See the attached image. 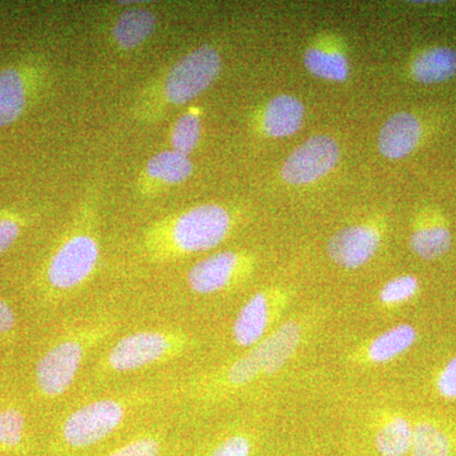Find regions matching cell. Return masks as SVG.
Listing matches in <instances>:
<instances>
[{
  "label": "cell",
  "mask_w": 456,
  "mask_h": 456,
  "mask_svg": "<svg viewBox=\"0 0 456 456\" xmlns=\"http://www.w3.org/2000/svg\"><path fill=\"white\" fill-rule=\"evenodd\" d=\"M231 217L224 207L203 204L182 213L147 239L150 251L156 255H188L212 250L226 239Z\"/></svg>",
  "instance_id": "6da1fadb"
},
{
  "label": "cell",
  "mask_w": 456,
  "mask_h": 456,
  "mask_svg": "<svg viewBox=\"0 0 456 456\" xmlns=\"http://www.w3.org/2000/svg\"><path fill=\"white\" fill-rule=\"evenodd\" d=\"M110 327L94 326L71 332L50 347L36 365V386L45 398L64 395L79 373L86 353L106 336Z\"/></svg>",
  "instance_id": "7a4b0ae2"
},
{
  "label": "cell",
  "mask_w": 456,
  "mask_h": 456,
  "mask_svg": "<svg viewBox=\"0 0 456 456\" xmlns=\"http://www.w3.org/2000/svg\"><path fill=\"white\" fill-rule=\"evenodd\" d=\"M182 332L147 330L122 338L102 359L101 370L110 374L130 373L178 355L187 349Z\"/></svg>",
  "instance_id": "3957f363"
},
{
  "label": "cell",
  "mask_w": 456,
  "mask_h": 456,
  "mask_svg": "<svg viewBox=\"0 0 456 456\" xmlns=\"http://www.w3.org/2000/svg\"><path fill=\"white\" fill-rule=\"evenodd\" d=\"M121 398H103L73 411L61 425L60 441L68 452H79L98 445L118 430L127 415Z\"/></svg>",
  "instance_id": "277c9868"
},
{
  "label": "cell",
  "mask_w": 456,
  "mask_h": 456,
  "mask_svg": "<svg viewBox=\"0 0 456 456\" xmlns=\"http://www.w3.org/2000/svg\"><path fill=\"white\" fill-rule=\"evenodd\" d=\"M99 244L89 233H74L65 240L47 266V281L57 292H70L82 285L97 268Z\"/></svg>",
  "instance_id": "5b68a950"
},
{
  "label": "cell",
  "mask_w": 456,
  "mask_h": 456,
  "mask_svg": "<svg viewBox=\"0 0 456 456\" xmlns=\"http://www.w3.org/2000/svg\"><path fill=\"white\" fill-rule=\"evenodd\" d=\"M221 71L220 53L209 46L191 51L171 68L164 84L165 98L182 106L202 94Z\"/></svg>",
  "instance_id": "8992f818"
},
{
  "label": "cell",
  "mask_w": 456,
  "mask_h": 456,
  "mask_svg": "<svg viewBox=\"0 0 456 456\" xmlns=\"http://www.w3.org/2000/svg\"><path fill=\"white\" fill-rule=\"evenodd\" d=\"M340 159L336 140L325 134L311 137L288 156L281 167L284 182L292 185H307L327 175Z\"/></svg>",
  "instance_id": "52a82bcc"
},
{
  "label": "cell",
  "mask_w": 456,
  "mask_h": 456,
  "mask_svg": "<svg viewBox=\"0 0 456 456\" xmlns=\"http://www.w3.org/2000/svg\"><path fill=\"white\" fill-rule=\"evenodd\" d=\"M380 241L382 236L377 228L355 224L338 231L327 244V253L341 268L359 269L373 259Z\"/></svg>",
  "instance_id": "ba28073f"
},
{
  "label": "cell",
  "mask_w": 456,
  "mask_h": 456,
  "mask_svg": "<svg viewBox=\"0 0 456 456\" xmlns=\"http://www.w3.org/2000/svg\"><path fill=\"white\" fill-rule=\"evenodd\" d=\"M244 265V257L235 251H221L198 261L189 270L187 281L198 294L221 292L232 283Z\"/></svg>",
  "instance_id": "9c48e42d"
},
{
  "label": "cell",
  "mask_w": 456,
  "mask_h": 456,
  "mask_svg": "<svg viewBox=\"0 0 456 456\" xmlns=\"http://www.w3.org/2000/svg\"><path fill=\"white\" fill-rule=\"evenodd\" d=\"M301 338V326L289 321L251 347V355L259 364L261 374H274L283 368L288 360L292 358Z\"/></svg>",
  "instance_id": "30bf717a"
},
{
  "label": "cell",
  "mask_w": 456,
  "mask_h": 456,
  "mask_svg": "<svg viewBox=\"0 0 456 456\" xmlns=\"http://www.w3.org/2000/svg\"><path fill=\"white\" fill-rule=\"evenodd\" d=\"M274 317L272 298L268 293H255L242 305L232 326L233 340L239 346L254 347L266 336Z\"/></svg>",
  "instance_id": "8fae6325"
},
{
  "label": "cell",
  "mask_w": 456,
  "mask_h": 456,
  "mask_svg": "<svg viewBox=\"0 0 456 456\" xmlns=\"http://www.w3.org/2000/svg\"><path fill=\"white\" fill-rule=\"evenodd\" d=\"M421 134V122L415 114L408 112L393 114L384 123L378 136L380 154L391 160L406 158L419 145Z\"/></svg>",
  "instance_id": "7c38bea8"
},
{
  "label": "cell",
  "mask_w": 456,
  "mask_h": 456,
  "mask_svg": "<svg viewBox=\"0 0 456 456\" xmlns=\"http://www.w3.org/2000/svg\"><path fill=\"white\" fill-rule=\"evenodd\" d=\"M305 106L293 95L281 94L273 98L264 110L263 130L270 137L292 136L301 128Z\"/></svg>",
  "instance_id": "4fadbf2b"
},
{
  "label": "cell",
  "mask_w": 456,
  "mask_h": 456,
  "mask_svg": "<svg viewBox=\"0 0 456 456\" xmlns=\"http://www.w3.org/2000/svg\"><path fill=\"white\" fill-rule=\"evenodd\" d=\"M413 77L419 83L446 82L456 75V51L450 47H432L419 53L412 64Z\"/></svg>",
  "instance_id": "5bb4252c"
},
{
  "label": "cell",
  "mask_w": 456,
  "mask_h": 456,
  "mask_svg": "<svg viewBox=\"0 0 456 456\" xmlns=\"http://www.w3.org/2000/svg\"><path fill=\"white\" fill-rule=\"evenodd\" d=\"M416 340L415 327L408 323H399L378 335L370 342L368 347V359L375 364H386L410 350Z\"/></svg>",
  "instance_id": "9a60e30c"
},
{
  "label": "cell",
  "mask_w": 456,
  "mask_h": 456,
  "mask_svg": "<svg viewBox=\"0 0 456 456\" xmlns=\"http://www.w3.org/2000/svg\"><path fill=\"white\" fill-rule=\"evenodd\" d=\"M156 17L147 9H130L122 13L113 27L114 40L123 49H134L155 32Z\"/></svg>",
  "instance_id": "2e32d148"
},
{
  "label": "cell",
  "mask_w": 456,
  "mask_h": 456,
  "mask_svg": "<svg viewBox=\"0 0 456 456\" xmlns=\"http://www.w3.org/2000/svg\"><path fill=\"white\" fill-rule=\"evenodd\" d=\"M26 102L25 82L16 69L0 71V127L16 122Z\"/></svg>",
  "instance_id": "e0dca14e"
},
{
  "label": "cell",
  "mask_w": 456,
  "mask_h": 456,
  "mask_svg": "<svg viewBox=\"0 0 456 456\" xmlns=\"http://www.w3.org/2000/svg\"><path fill=\"white\" fill-rule=\"evenodd\" d=\"M305 69L314 77L330 82H345L349 77V61L340 51L310 47L303 56Z\"/></svg>",
  "instance_id": "ac0fdd59"
},
{
  "label": "cell",
  "mask_w": 456,
  "mask_h": 456,
  "mask_svg": "<svg viewBox=\"0 0 456 456\" xmlns=\"http://www.w3.org/2000/svg\"><path fill=\"white\" fill-rule=\"evenodd\" d=\"M413 426L407 419L395 416L375 434V448L382 456H406L412 446Z\"/></svg>",
  "instance_id": "d6986e66"
},
{
  "label": "cell",
  "mask_w": 456,
  "mask_h": 456,
  "mask_svg": "<svg viewBox=\"0 0 456 456\" xmlns=\"http://www.w3.org/2000/svg\"><path fill=\"white\" fill-rule=\"evenodd\" d=\"M452 440L449 432L432 421H419L413 426L412 456H452Z\"/></svg>",
  "instance_id": "ffe728a7"
},
{
  "label": "cell",
  "mask_w": 456,
  "mask_h": 456,
  "mask_svg": "<svg viewBox=\"0 0 456 456\" xmlns=\"http://www.w3.org/2000/svg\"><path fill=\"white\" fill-rule=\"evenodd\" d=\"M146 171L151 178L167 184H179L191 175L193 164L188 155L169 150L152 156L146 165Z\"/></svg>",
  "instance_id": "44dd1931"
},
{
  "label": "cell",
  "mask_w": 456,
  "mask_h": 456,
  "mask_svg": "<svg viewBox=\"0 0 456 456\" xmlns=\"http://www.w3.org/2000/svg\"><path fill=\"white\" fill-rule=\"evenodd\" d=\"M452 232L444 224H428L413 231L410 245L417 256L425 260L439 259L452 248Z\"/></svg>",
  "instance_id": "7402d4cb"
},
{
  "label": "cell",
  "mask_w": 456,
  "mask_h": 456,
  "mask_svg": "<svg viewBox=\"0 0 456 456\" xmlns=\"http://www.w3.org/2000/svg\"><path fill=\"white\" fill-rule=\"evenodd\" d=\"M200 130L202 127H200V117L197 114L191 112L183 114L171 132L173 150L180 154H191L200 141Z\"/></svg>",
  "instance_id": "603a6c76"
},
{
  "label": "cell",
  "mask_w": 456,
  "mask_h": 456,
  "mask_svg": "<svg viewBox=\"0 0 456 456\" xmlns=\"http://www.w3.org/2000/svg\"><path fill=\"white\" fill-rule=\"evenodd\" d=\"M26 419L17 408L0 410V450L16 449L25 435Z\"/></svg>",
  "instance_id": "cb8c5ba5"
},
{
  "label": "cell",
  "mask_w": 456,
  "mask_h": 456,
  "mask_svg": "<svg viewBox=\"0 0 456 456\" xmlns=\"http://www.w3.org/2000/svg\"><path fill=\"white\" fill-rule=\"evenodd\" d=\"M419 289V279L413 275L393 278L380 290L379 299L386 305H398L416 296Z\"/></svg>",
  "instance_id": "d4e9b609"
},
{
  "label": "cell",
  "mask_w": 456,
  "mask_h": 456,
  "mask_svg": "<svg viewBox=\"0 0 456 456\" xmlns=\"http://www.w3.org/2000/svg\"><path fill=\"white\" fill-rule=\"evenodd\" d=\"M259 375H261L259 364H257L256 360L254 359V356L248 351V354H245L242 358L236 360L227 369L224 379H226L227 384H230V386L241 387L253 382Z\"/></svg>",
  "instance_id": "484cf974"
},
{
  "label": "cell",
  "mask_w": 456,
  "mask_h": 456,
  "mask_svg": "<svg viewBox=\"0 0 456 456\" xmlns=\"http://www.w3.org/2000/svg\"><path fill=\"white\" fill-rule=\"evenodd\" d=\"M163 443L154 435H143L128 441L104 456H160Z\"/></svg>",
  "instance_id": "4316f807"
},
{
  "label": "cell",
  "mask_w": 456,
  "mask_h": 456,
  "mask_svg": "<svg viewBox=\"0 0 456 456\" xmlns=\"http://www.w3.org/2000/svg\"><path fill=\"white\" fill-rule=\"evenodd\" d=\"M209 456H251V441L245 435H232L218 444Z\"/></svg>",
  "instance_id": "83f0119b"
},
{
  "label": "cell",
  "mask_w": 456,
  "mask_h": 456,
  "mask_svg": "<svg viewBox=\"0 0 456 456\" xmlns=\"http://www.w3.org/2000/svg\"><path fill=\"white\" fill-rule=\"evenodd\" d=\"M437 393L445 399H456V356L441 369L436 379Z\"/></svg>",
  "instance_id": "f1b7e54d"
},
{
  "label": "cell",
  "mask_w": 456,
  "mask_h": 456,
  "mask_svg": "<svg viewBox=\"0 0 456 456\" xmlns=\"http://www.w3.org/2000/svg\"><path fill=\"white\" fill-rule=\"evenodd\" d=\"M20 224L13 220H0V253L8 250L20 236Z\"/></svg>",
  "instance_id": "f546056e"
},
{
  "label": "cell",
  "mask_w": 456,
  "mask_h": 456,
  "mask_svg": "<svg viewBox=\"0 0 456 456\" xmlns=\"http://www.w3.org/2000/svg\"><path fill=\"white\" fill-rule=\"evenodd\" d=\"M16 325V316L14 312L7 305L0 299V335L8 334Z\"/></svg>",
  "instance_id": "4dcf8cb0"
}]
</instances>
